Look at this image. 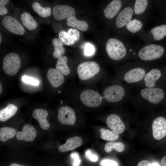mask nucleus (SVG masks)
<instances>
[{
	"instance_id": "nucleus-1",
	"label": "nucleus",
	"mask_w": 166,
	"mask_h": 166,
	"mask_svg": "<svg viewBox=\"0 0 166 166\" xmlns=\"http://www.w3.org/2000/svg\"><path fill=\"white\" fill-rule=\"evenodd\" d=\"M106 49L109 57L115 60L122 59L126 53V49L124 44L120 41L114 38H111L108 40Z\"/></svg>"
},
{
	"instance_id": "nucleus-2",
	"label": "nucleus",
	"mask_w": 166,
	"mask_h": 166,
	"mask_svg": "<svg viewBox=\"0 0 166 166\" xmlns=\"http://www.w3.org/2000/svg\"><path fill=\"white\" fill-rule=\"evenodd\" d=\"M21 65V61L18 55L14 53H10L4 58L3 69L6 74L13 76L17 73Z\"/></svg>"
},
{
	"instance_id": "nucleus-3",
	"label": "nucleus",
	"mask_w": 166,
	"mask_h": 166,
	"mask_svg": "<svg viewBox=\"0 0 166 166\" xmlns=\"http://www.w3.org/2000/svg\"><path fill=\"white\" fill-rule=\"evenodd\" d=\"M164 49L161 46L151 44L147 45L141 49L138 55L141 60L151 61L159 58L162 56Z\"/></svg>"
},
{
	"instance_id": "nucleus-4",
	"label": "nucleus",
	"mask_w": 166,
	"mask_h": 166,
	"mask_svg": "<svg viewBox=\"0 0 166 166\" xmlns=\"http://www.w3.org/2000/svg\"><path fill=\"white\" fill-rule=\"evenodd\" d=\"M100 67L96 62L85 61L80 63L77 68L78 76L81 80H85L89 79L98 73Z\"/></svg>"
},
{
	"instance_id": "nucleus-5",
	"label": "nucleus",
	"mask_w": 166,
	"mask_h": 166,
	"mask_svg": "<svg viewBox=\"0 0 166 166\" xmlns=\"http://www.w3.org/2000/svg\"><path fill=\"white\" fill-rule=\"evenodd\" d=\"M80 98L83 103L90 107L99 106L102 102V97L97 92L91 89L83 91L80 94Z\"/></svg>"
},
{
	"instance_id": "nucleus-6",
	"label": "nucleus",
	"mask_w": 166,
	"mask_h": 166,
	"mask_svg": "<svg viewBox=\"0 0 166 166\" xmlns=\"http://www.w3.org/2000/svg\"><path fill=\"white\" fill-rule=\"evenodd\" d=\"M124 94V90L122 86L118 85H113L105 89L103 92V97L107 101L114 102L121 100Z\"/></svg>"
},
{
	"instance_id": "nucleus-7",
	"label": "nucleus",
	"mask_w": 166,
	"mask_h": 166,
	"mask_svg": "<svg viewBox=\"0 0 166 166\" xmlns=\"http://www.w3.org/2000/svg\"><path fill=\"white\" fill-rule=\"evenodd\" d=\"M142 97L150 102L156 104L163 99L164 94L163 91L159 88H147L141 91Z\"/></svg>"
},
{
	"instance_id": "nucleus-8",
	"label": "nucleus",
	"mask_w": 166,
	"mask_h": 166,
	"mask_svg": "<svg viewBox=\"0 0 166 166\" xmlns=\"http://www.w3.org/2000/svg\"><path fill=\"white\" fill-rule=\"evenodd\" d=\"M58 113V119L61 123L68 125H73L75 124V114L71 108L67 106L62 107L59 109Z\"/></svg>"
},
{
	"instance_id": "nucleus-9",
	"label": "nucleus",
	"mask_w": 166,
	"mask_h": 166,
	"mask_svg": "<svg viewBox=\"0 0 166 166\" xmlns=\"http://www.w3.org/2000/svg\"><path fill=\"white\" fill-rule=\"evenodd\" d=\"M3 26L12 33L22 35L25 30L16 18L11 16H6L2 19Z\"/></svg>"
},
{
	"instance_id": "nucleus-10",
	"label": "nucleus",
	"mask_w": 166,
	"mask_h": 166,
	"mask_svg": "<svg viewBox=\"0 0 166 166\" xmlns=\"http://www.w3.org/2000/svg\"><path fill=\"white\" fill-rule=\"evenodd\" d=\"M153 136L156 140H160L166 136V119L164 117H157L153 122Z\"/></svg>"
},
{
	"instance_id": "nucleus-11",
	"label": "nucleus",
	"mask_w": 166,
	"mask_h": 166,
	"mask_svg": "<svg viewBox=\"0 0 166 166\" xmlns=\"http://www.w3.org/2000/svg\"><path fill=\"white\" fill-rule=\"evenodd\" d=\"M53 14L55 18L60 21L75 15V11L72 7L67 5H58L53 9Z\"/></svg>"
},
{
	"instance_id": "nucleus-12",
	"label": "nucleus",
	"mask_w": 166,
	"mask_h": 166,
	"mask_svg": "<svg viewBox=\"0 0 166 166\" xmlns=\"http://www.w3.org/2000/svg\"><path fill=\"white\" fill-rule=\"evenodd\" d=\"M106 123L109 128L118 134L122 133L125 130L124 124L119 116L116 114L109 115L107 118Z\"/></svg>"
},
{
	"instance_id": "nucleus-13",
	"label": "nucleus",
	"mask_w": 166,
	"mask_h": 166,
	"mask_svg": "<svg viewBox=\"0 0 166 166\" xmlns=\"http://www.w3.org/2000/svg\"><path fill=\"white\" fill-rule=\"evenodd\" d=\"M37 135L35 128L29 124H26L23 127L22 131L18 132L16 134V137L19 140L31 142L34 140Z\"/></svg>"
},
{
	"instance_id": "nucleus-14",
	"label": "nucleus",
	"mask_w": 166,
	"mask_h": 166,
	"mask_svg": "<svg viewBox=\"0 0 166 166\" xmlns=\"http://www.w3.org/2000/svg\"><path fill=\"white\" fill-rule=\"evenodd\" d=\"M133 12V10L130 7H127L122 10L116 19L117 27L121 28L126 25L131 20Z\"/></svg>"
},
{
	"instance_id": "nucleus-15",
	"label": "nucleus",
	"mask_w": 166,
	"mask_h": 166,
	"mask_svg": "<svg viewBox=\"0 0 166 166\" xmlns=\"http://www.w3.org/2000/svg\"><path fill=\"white\" fill-rule=\"evenodd\" d=\"M145 75V72L143 69L137 68L128 71L124 75V78L128 83H134L141 80Z\"/></svg>"
},
{
	"instance_id": "nucleus-16",
	"label": "nucleus",
	"mask_w": 166,
	"mask_h": 166,
	"mask_svg": "<svg viewBox=\"0 0 166 166\" xmlns=\"http://www.w3.org/2000/svg\"><path fill=\"white\" fill-rule=\"evenodd\" d=\"M47 78L51 85L57 88L62 84L64 81L63 75L54 68H50L48 71Z\"/></svg>"
},
{
	"instance_id": "nucleus-17",
	"label": "nucleus",
	"mask_w": 166,
	"mask_h": 166,
	"mask_svg": "<svg viewBox=\"0 0 166 166\" xmlns=\"http://www.w3.org/2000/svg\"><path fill=\"white\" fill-rule=\"evenodd\" d=\"M82 143V140L80 137H72L68 139L64 144L60 146L58 150L60 152H65L80 147Z\"/></svg>"
},
{
	"instance_id": "nucleus-18",
	"label": "nucleus",
	"mask_w": 166,
	"mask_h": 166,
	"mask_svg": "<svg viewBox=\"0 0 166 166\" xmlns=\"http://www.w3.org/2000/svg\"><path fill=\"white\" fill-rule=\"evenodd\" d=\"M32 115L33 117L38 121L42 129L46 130L49 128V124L47 119L48 113L47 110L43 109H37L33 111Z\"/></svg>"
},
{
	"instance_id": "nucleus-19",
	"label": "nucleus",
	"mask_w": 166,
	"mask_h": 166,
	"mask_svg": "<svg viewBox=\"0 0 166 166\" xmlns=\"http://www.w3.org/2000/svg\"><path fill=\"white\" fill-rule=\"evenodd\" d=\"M122 6V2L120 0L112 1L104 10L105 16L107 18H113L117 14Z\"/></svg>"
},
{
	"instance_id": "nucleus-20",
	"label": "nucleus",
	"mask_w": 166,
	"mask_h": 166,
	"mask_svg": "<svg viewBox=\"0 0 166 166\" xmlns=\"http://www.w3.org/2000/svg\"><path fill=\"white\" fill-rule=\"evenodd\" d=\"M161 76V73L158 69H153L151 70L144 76L145 85L148 88H152L155 85L156 81Z\"/></svg>"
},
{
	"instance_id": "nucleus-21",
	"label": "nucleus",
	"mask_w": 166,
	"mask_h": 166,
	"mask_svg": "<svg viewBox=\"0 0 166 166\" xmlns=\"http://www.w3.org/2000/svg\"><path fill=\"white\" fill-rule=\"evenodd\" d=\"M18 109V107L14 105L8 104L0 111V121L2 122L7 121L15 114Z\"/></svg>"
},
{
	"instance_id": "nucleus-22",
	"label": "nucleus",
	"mask_w": 166,
	"mask_h": 166,
	"mask_svg": "<svg viewBox=\"0 0 166 166\" xmlns=\"http://www.w3.org/2000/svg\"><path fill=\"white\" fill-rule=\"evenodd\" d=\"M21 20L22 25L29 30H34L37 27V22L28 12H25L21 14Z\"/></svg>"
},
{
	"instance_id": "nucleus-23",
	"label": "nucleus",
	"mask_w": 166,
	"mask_h": 166,
	"mask_svg": "<svg viewBox=\"0 0 166 166\" xmlns=\"http://www.w3.org/2000/svg\"><path fill=\"white\" fill-rule=\"evenodd\" d=\"M66 24L69 26L83 31H86L89 27L88 23L86 21L78 20L74 16L68 18Z\"/></svg>"
},
{
	"instance_id": "nucleus-24",
	"label": "nucleus",
	"mask_w": 166,
	"mask_h": 166,
	"mask_svg": "<svg viewBox=\"0 0 166 166\" xmlns=\"http://www.w3.org/2000/svg\"><path fill=\"white\" fill-rule=\"evenodd\" d=\"M67 58L65 56L59 57L57 61L56 69L62 74L64 75H68L70 70L67 65Z\"/></svg>"
},
{
	"instance_id": "nucleus-25",
	"label": "nucleus",
	"mask_w": 166,
	"mask_h": 166,
	"mask_svg": "<svg viewBox=\"0 0 166 166\" xmlns=\"http://www.w3.org/2000/svg\"><path fill=\"white\" fill-rule=\"evenodd\" d=\"M16 130L10 127H4L0 128V140L5 142L8 139L12 138L16 133Z\"/></svg>"
},
{
	"instance_id": "nucleus-26",
	"label": "nucleus",
	"mask_w": 166,
	"mask_h": 166,
	"mask_svg": "<svg viewBox=\"0 0 166 166\" xmlns=\"http://www.w3.org/2000/svg\"><path fill=\"white\" fill-rule=\"evenodd\" d=\"M32 7L33 10L42 17L47 18L51 15V11L50 7H42L37 2H34Z\"/></svg>"
},
{
	"instance_id": "nucleus-27",
	"label": "nucleus",
	"mask_w": 166,
	"mask_h": 166,
	"mask_svg": "<svg viewBox=\"0 0 166 166\" xmlns=\"http://www.w3.org/2000/svg\"><path fill=\"white\" fill-rule=\"evenodd\" d=\"M52 43L54 46L53 56L55 58H58L62 56L65 52V49L63 47V43L59 39L57 38L53 39Z\"/></svg>"
},
{
	"instance_id": "nucleus-28",
	"label": "nucleus",
	"mask_w": 166,
	"mask_h": 166,
	"mask_svg": "<svg viewBox=\"0 0 166 166\" xmlns=\"http://www.w3.org/2000/svg\"><path fill=\"white\" fill-rule=\"evenodd\" d=\"M151 32L155 40H161L166 36V25H162L156 26L151 30Z\"/></svg>"
},
{
	"instance_id": "nucleus-29",
	"label": "nucleus",
	"mask_w": 166,
	"mask_h": 166,
	"mask_svg": "<svg viewBox=\"0 0 166 166\" xmlns=\"http://www.w3.org/2000/svg\"><path fill=\"white\" fill-rule=\"evenodd\" d=\"M124 144L122 142H110L105 144L104 150L107 153H110L113 150L118 152H122L124 151Z\"/></svg>"
},
{
	"instance_id": "nucleus-30",
	"label": "nucleus",
	"mask_w": 166,
	"mask_h": 166,
	"mask_svg": "<svg viewBox=\"0 0 166 166\" xmlns=\"http://www.w3.org/2000/svg\"><path fill=\"white\" fill-rule=\"evenodd\" d=\"M100 131L101 138L105 140L113 141L117 140L119 137L118 134L113 131L101 128Z\"/></svg>"
},
{
	"instance_id": "nucleus-31",
	"label": "nucleus",
	"mask_w": 166,
	"mask_h": 166,
	"mask_svg": "<svg viewBox=\"0 0 166 166\" xmlns=\"http://www.w3.org/2000/svg\"><path fill=\"white\" fill-rule=\"evenodd\" d=\"M143 26L142 22L136 19L131 20L126 26L127 30L131 33H135L139 31Z\"/></svg>"
},
{
	"instance_id": "nucleus-32",
	"label": "nucleus",
	"mask_w": 166,
	"mask_h": 166,
	"mask_svg": "<svg viewBox=\"0 0 166 166\" xmlns=\"http://www.w3.org/2000/svg\"><path fill=\"white\" fill-rule=\"evenodd\" d=\"M58 37L62 43L67 45H73L76 42L72 36L64 30L59 32Z\"/></svg>"
},
{
	"instance_id": "nucleus-33",
	"label": "nucleus",
	"mask_w": 166,
	"mask_h": 166,
	"mask_svg": "<svg viewBox=\"0 0 166 166\" xmlns=\"http://www.w3.org/2000/svg\"><path fill=\"white\" fill-rule=\"evenodd\" d=\"M148 4L147 0H136L134 6V11L137 15L143 13L145 10Z\"/></svg>"
},
{
	"instance_id": "nucleus-34",
	"label": "nucleus",
	"mask_w": 166,
	"mask_h": 166,
	"mask_svg": "<svg viewBox=\"0 0 166 166\" xmlns=\"http://www.w3.org/2000/svg\"><path fill=\"white\" fill-rule=\"evenodd\" d=\"M22 81L26 83L32 85L34 86H37L39 84L38 80L26 75H24L22 77Z\"/></svg>"
},
{
	"instance_id": "nucleus-35",
	"label": "nucleus",
	"mask_w": 166,
	"mask_h": 166,
	"mask_svg": "<svg viewBox=\"0 0 166 166\" xmlns=\"http://www.w3.org/2000/svg\"><path fill=\"white\" fill-rule=\"evenodd\" d=\"M95 52L94 46L91 44L87 43L85 45L84 53L85 56H90L92 55Z\"/></svg>"
},
{
	"instance_id": "nucleus-36",
	"label": "nucleus",
	"mask_w": 166,
	"mask_h": 166,
	"mask_svg": "<svg viewBox=\"0 0 166 166\" xmlns=\"http://www.w3.org/2000/svg\"><path fill=\"white\" fill-rule=\"evenodd\" d=\"M9 1V0H0V15H3L8 13V10L5 7V5Z\"/></svg>"
},
{
	"instance_id": "nucleus-37",
	"label": "nucleus",
	"mask_w": 166,
	"mask_h": 166,
	"mask_svg": "<svg viewBox=\"0 0 166 166\" xmlns=\"http://www.w3.org/2000/svg\"><path fill=\"white\" fill-rule=\"evenodd\" d=\"M85 157L92 162H95L98 160L97 156L92 153L90 150L87 151L85 153Z\"/></svg>"
},
{
	"instance_id": "nucleus-38",
	"label": "nucleus",
	"mask_w": 166,
	"mask_h": 166,
	"mask_svg": "<svg viewBox=\"0 0 166 166\" xmlns=\"http://www.w3.org/2000/svg\"><path fill=\"white\" fill-rule=\"evenodd\" d=\"M67 33L72 36L76 41H78L80 38V33L77 29L72 28L69 29L68 30Z\"/></svg>"
},
{
	"instance_id": "nucleus-39",
	"label": "nucleus",
	"mask_w": 166,
	"mask_h": 166,
	"mask_svg": "<svg viewBox=\"0 0 166 166\" xmlns=\"http://www.w3.org/2000/svg\"><path fill=\"white\" fill-rule=\"evenodd\" d=\"M101 164L102 166H118L117 162L108 159L102 160L101 162Z\"/></svg>"
},
{
	"instance_id": "nucleus-40",
	"label": "nucleus",
	"mask_w": 166,
	"mask_h": 166,
	"mask_svg": "<svg viewBox=\"0 0 166 166\" xmlns=\"http://www.w3.org/2000/svg\"><path fill=\"white\" fill-rule=\"evenodd\" d=\"M70 156L74 160L73 166H79L81 164V160L78 153L76 152L73 153L71 154Z\"/></svg>"
},
{
	"instance_id": "nucleus-41",
	"label": "nucleus",
	"mask_w": 166,
	"mask_h": 166,
	"mask_svg": "<svg viewBox=\"0 0 166 166\" xmlns=\"http://www.w3.org/2000/svg\"><path fill=\"white\" fill-rule=\"evenodd\" d=\"M137 166H151V164L147 160H143L140 161Z\"/></svg>"
},
{
	"instance_id": "nucleus-42",
	"label": "nucleus",
	"mask_w": 166,
	"mask_h": 166,
	"mask_svg": "<svg viewBox=\"0 0 166 166\" xmlns=\"http://www.w3.org/2000/svg\"><path fill=\"white\" fill-rule=\"evenodd\" d=\"M161 162L162 166H166V156H164L162 158Z\"/></svg>"
},
{
	"instance_id": "nucleus-43",
	"label": "nucleus",
	"mask_w": 166,
	"mask_h": 166,
	"mask_svg": "<svg viewBox=\"0 0 166 166\" xmlns=\"http://www.w3.org/2000/svg\"><path fill=\"white\" fill-rule=\"evenodd\" d=\"M9 166H25L24 165L18 164L17 163H13L11 164Z\"/></svg>"
},
{
	"instance_id": "nucleus-44",
	"label": "nucleus",
	"mask_w": 166,
	"mask_h": 166,
	"mask_svg": "<svg viewBox=\"0 0 166 166\" xmlns=\"http://www.w3.org/2000/svg\"><path fill=\"white\" fill-rule=\"evenodd\" d=\"M151 166H160V165L157 162H154L152 164Z\"/></svg>"
},
{
	"instance_id": "nucleus-45",
	"label": "nucleus",
	"mask_w": 166,
	"mask_h": 166,
	"mask_svg": "<svg viewBox=\"0 0 166 166\" xmlns=\"http://www.w3.org/2000/svg\"><path fill=\"white\" fill-rule=\"evenodd\" d=\"M0 94H1L2 90V87L1 83H0Z\"/></svg>"
},
{
	"instance_id": "nucleus-46",
	"label": "nucleus",
	"mask_w": 166,
	"mask_h": 166,
	"mask_svg": "<svg viewBox=\"0 0 166 166\" xmlns=\"http://www.w3.org/2000/svg\"><path fill=\"white\" fill-rule=\"evenodd\" d=\"M2 41V38L1 34H0V44H1V42Z\"/></svg>"
},
{
	"instance_id": "nucleus-47",
	"label": "nucleus",
	"mask_w": 166,
	"mask_h": 166,
	"mask_svg": "<svg viewBox=\"0 0 166 166\" xmlns=\"http://www.w3.org/2000/svg\"><path fill=\"white\" fill-rule=\"evenodd\" d=\"M61 104H62V101H61Z\"/></svg>"
},
{
	"instance_id": "nucleus-48",
	"label": "nucleus",
	"mask_w": 166,
	"mask_h": 166,
	"mask_svg": "<svg viewBox=\"0 0 166 166\" xmlns=\"http://www.w3.org/2000/svg\"><path fill=\"white\" fill-rule=\"evenodd\" d=\"M58 92H59V93H60V91H58Z\"/></svg>"
}]
</instances>
